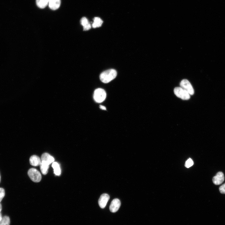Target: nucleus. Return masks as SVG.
Returning a JSON list of instances; mask_svg holds the SVG:
<instances>
[{
    "mask_svg": "<svg viewBox=\"0 0 225 225\" xmlns=\"http://www.w3.org/2000/svg\"><path fill=\"white\" fill-rule=\"evenodd\" d=\"M49 0H36L37 6L40 8H45L49 3Z\"/></svg>",
    "mask_w": 225,
    "mask_h": 225,
    "instance_id": "4468645a",
    "label": "nucleus"
},
{
    "mask_svg": "<svg viewBox=\"0 0 225 225\" xmlns=\"http://www.w3.org/2000/svg\"><path fill=\"white\" fill-rule=\"evenodd\" d=\"M5 192L4 189L2 188H0V202L4 197Z\"/></svg>",
    "mask_w": 225,
    "mask_h": 225,
    "instance_id": "6ab92c4d",
    "label": "nucleus"
},
{
    "mask_svg": "<svg viewBox=\"0 0 225 225\" xmlns=\"http://www.w3.org/2000/svg\"><path fill=\"white\" fill-rule=\"evenodd\" d=\"M49 7L52 10H56L58 9L61 4L60 0H49Z\"/></svg>",
    "mask_w": 225,
    "mask_h": 225,
    "instance_id": "9d476101",
    "label": "nucleus"
},
{
    "mask_svg": "<svg viewBox=\"0 0 225 225\" xmlns=\"http://www.w3.org/2000/svg\"><path fill=\"white\" fill-rule=\"evenodd\" d=\"M99 108L100 109H101L102 110H106V108L105 107L103 106L102 105H100Z\"/></svg>",
    "mask_w": 225,
    "mask_h": 225,
    "instance_id": "412c9836",
    "label": "nucleus"
},
{
    "mask_svg": "<svg viewBox=\"0 0 225 225\" xmlns=\"http://www.w3.org/2000/svg\"><path fill=\"white\" fill-rule=\"evenodd\" d=\"M224 180L223 173L221 172H218L212 179L213 183L216 185L221 184Z\"/></svg>",
    "mask_w": 225,
    "mask_h": 225,
    "instance_id": "6e6552de",
    "label": "nucleus"
},
{
    "mask_svg": "<svg viewBox=\"0 0 225 225\" xmlns=\"http://www.w3.org/2000/svg\"><path fill=\"white\" fill-rule=\"evenodd\" d=\"M106 97V93L105 91L101 88L96 89L94 91L93 99L95 101L98 103L103 102Z\"/></svg>",
    "mask_w": 225,
    "mask_h": 225,
    "instance_id": "f03ea898",
    "label": "nucleus"
},
{
    "mask_svg": "<svg viewBox=\"0 0 225 225\" xmlns=\"http://www.w3.org/2000/svg\"><path fill=\"white\" fill-rule=\"evenodd\" d=\"M41 161H45L50 164L54 162V159L53 157L50 155L49 154L47 153H44L41 156Z\"/></svg>",
    "mask_w": 225,
    "mask_h": 225,
    "instance_id": "9b49d317",
    "label": "nucleus"
},
{
    "mask_svg": "<svg viewBox=\"0 0 225 225\" xmlns=\"http://www.w3.org/2000/svg\"><path fill=\"white\" fill-rule=\"evenodd\" d=\"M180 85V87L187 91L190 95H192L194 94V89L188 80L186 79L182 80Z\"/></svg>",
    "mask_w": 225,
    "mask_h": 225,
    "instance_id": "39448f33",
    "label": "nucleus"
},
{
    "mask_svg": "<svg viewBox=\"0 0 225 225\" xmlns=\"http://www.w3.org/2000/svg\"><path fill=\"white\" fill-rule=\"evenodd\" d=\"M2 215L1 213L0 212V221H1V220H2Z\"/></svg>",
    "mask_w": 225,
    "mask_h": 225,
    "instance_id": "4be33fe9",
    "label": "nucleus"
},
{
    "mask_svg": "<svg viewBox=\"0 0 225 225\" xmlns=\"http://www.w3.org/2000/svg\"><path fill=\"white\" fill-rule=\"evenodd\" d=\"M10 219L8 216H4L0 221V225H10Z\"/></svg>",
    "mask_w": 225,
    "mask_h": 225,
    "instance_id": "f3484780",
    "label": "nucleus"
},
{
    "mask_svg": "<svg viewBox=\"0 0 225 225\" xmlns=\"http://www.w3.org/2000/svg\"><path fill=\"white\" fill-rule=\"evenodd\" d=\"M193 162L192 159L191 158H189L186 161L185 166L187 168H188L192 166L193 165Z\"/></svg>",
    "mask_w": 225,
    "mask_h": 225,
    "instance_id": "a211bd4d",
    "label": "nucleus"
},
{
    "mask_svg": "<svg viewBox=\"0 0 225 225\" xmlns=\"http://www.w3.org/2000/svg\"><path fill=\"white\" fill-rule=\"evenodd\" d=\"M80 22L81 24L83 26L84 30H88L91 28V24L86 17H82L81 19Z\"/></svg>",
    "mask_w": 225,
    "mask_h": 225,
    "instance_id": "ddd939ff",
    "label": "nucleus"
},
{
    "mask_svg": "<svg viewBox=\"0 0 225 225\" xmlns=\"http://www.w3.org/2000/svg\"><path fill=\"white\" fill-rule=\"evenodd\" d=\"M174 92L178 97L182 100H187L190 98V95L189 93L180 87L175 88L174 89Z\"/></svg>",
    "mask_w": 225,
    "mask_h": 225,
    "instance_id": "7ed1b4c3",
    "label": "nucleus"
},
{
    "mask_svg": "<svg viewBox=\"0 0 225 225\" xmlns=\"http://www.w3.org/2000/svg\"><path fill=\"white\" fill-rule=\"evenodd\" d=\"M28 174L31 180L34 182H39L41 179V173L34 168L30 169L28 171Z\"/></svg>",
    "mask_w": 225,
    "mask_h": 225,
    "instance_id": "20e7f679",
    "label": "nucleus"
},
{
    "mask_svg": "<svg viewBox=\"0 0 225 225\" xmlns=\"http://www.w3.org/2000/svg\"><path fill=\"white\" fill-rule=\"evenodd\" d=\"M121 205L120 200L118 198L113 199L111 202L109 209L112 212H115L118 211Z\"/></svg>",
    "mask_w": 225,
    "mask_h": 225,
    "instance_id": "0eeeda50",
    "label": "nucleus"
},
{
    "mask_svg": "<svg viewBox=\"0 0 225 225\" xmlns=\"http://www.w3.org/2000/svg\"><path fill=\"white\" fill-rule=\"evenodd\" d=\"M2 209V206L1 204L0 203V212H1V211Z\"/></svg>",
    "mask_w": 225,
    "mask_h": 225,
    "instance_id": "5701e85b",
    "label": "nucleus"
},
{
    "mask_svg": "<svg viewBox=\"0 0 225 225\" xmlns=\"http://www.w3.org/2000/svg\"><path fill=\"white\" fill-rule=\"evenodd\" d=\"M52 167L54 169V172L55 174L59 176L61 174V169L58 163L56 162H53L52 165Z\"/></svg>",
    "mask_w": 225,
    "mask_h": 225,
    "instance_id": "dca6fc26",
    "label": "nucleus"
},
{
    "mask_svg": "<svg viewBox=\"0 0 225 225\" xmlns=\"http://www.w3.org/2000/svg\"><path fill=\"white\" fill-rule=\"evenodd\" d=\"M29 162L31 165L34 166H37L40 165L41 160L39 157L33 155L30 157Z\"/></svg>",
    "mask_w": 225,
    "mask_h": 225,
    "instance_id": "1a4fd4ad",
    "label": "nucleus"
},
{
    "mask_svg": "<svg viewBox=\"0 0 225 225\" xmlns=\"http://www.w3.org/2000/svg\"><path fill=\"white\" fill-rule=\"evenodd\" d=\"M109 198V195L107 193H103L101 195L98 201L99 205L101 208H105Z\"/></svg>",
    "mask_w": 225,
    "mask_h": 225,
    "instance_id": "423d86ee",
    "label": "nucleus"
},
{
    "mask_svg": "<svg viewBox=\"0 0 225 225\" xmlns=\"http://www.w3.org/2000/svg\"><path fill=\"white\" fill-rule=\"evenodd\" d=\"M0 180H1V176H0Z\"/></svg>",
    "mask_w": 225,
    "mask_h": 225,
    "instance_id": "b1692460",
    "label": "nucleus"
},
{
    "mask_svg": "<svg viewBox=\"0 0 225 225\" xmlns=\"http://www.w3.org/2000/svg\"><path fill=\"white\" fill-rule=\"evenodd\" d=\"M117 72L114 69H109L102 72L100 75L101 81L104 83H108L115 78Z\"/></svg>",
    "mask_w": 225,
    "mask_h": 225,
    "instance_id": "f257e3e1",
    "label": "nucleus"
},
{
    "mask_svg": "<svg viewBox=\"0 0 225 225\" xmlns=\"http://www.w3.org/2000/svg\"><path fill=\"white\" fill-rule=\"evenodd\" d=\"M102 20L99 17H95L93 19V22L92 26L94 28L101 27L102 23Z\"/></svg>",
    "mask_w": 225,
    "mask_h": 225,
    "instance_id": "2eb2a0df",
    "label": "nucleus"
},
{
    "mask_svg": "<svg viewBox=\"0 0 225 225\" xmlns=\"http://www.w3.org/2000/svg\"><path fill=\"white\" fill-rule=\"evenodd\" d=\"M49 165L47 162L42 161L40 165V169L43 175H46L48 172Z\"/></svg>",
    "mask_w": 225,
    "mask_h": 225,
    "instance_id": "f8f14e48",
    "label": "nucleus"
},
{
    "mask_svg": "<svg viewBox=\"0 0 225 225\" xmlns=\"http://www.w3.org/2000/svg\"><path fill=\"white\" fill-rule=\"evenodd\" d=\"M219 190L221 193L225 194V183L220 186Z\"/></svg>",
    "mask_w": 225,
    "mask_h": 225,
    "instance_id": "aec40b11",
    "label": "nucleus"
}]
</instances>
